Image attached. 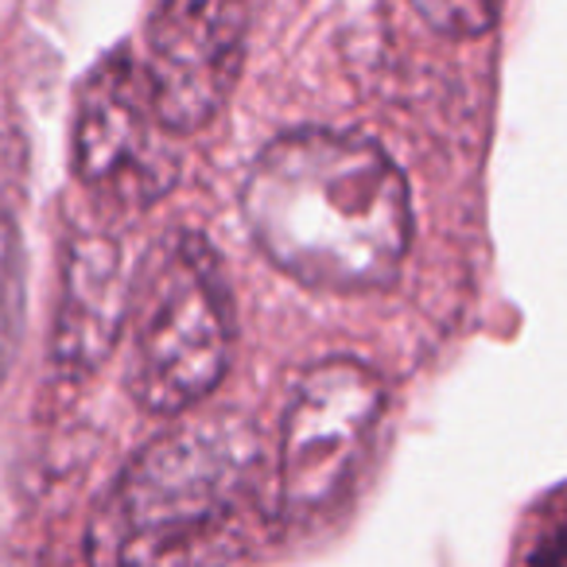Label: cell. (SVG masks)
Wrapping results in <instances>:
<instances>
[{
  "label": "cell",
  "mask_w": 567,
  "mask_h": 567,
  "mask_svg": "<svg viewBox=\"0 0 567 567\" xmlns=\"http://www.w3.org/2000/svg\"><path fill=\"white\" fill-rule=\"evenodd\" d=\"M260 435L237 412L164 432L121 471L86 533L90 567H226L257 513Z\"/></svg>",
  "instance_id": "obj_2"
},
{
  "label": "cell",
  "mask_w": 567,
  "mask_h": 567,
  "mask_svg": "<svg viewBox=\"0 0 567 567\" xmlns=\"http://www.w3.org/2000/svg\"><path fill=\"white\" fill-rule=\"evenodd\" d=\"M412 9L451 40L486 35L497 20V0H412Z\"/></svg>",
  "instance_id": "obj_8"
},
{
  "label": "cell",
  "mask_w": 567,
  "mask_h": 567,
  "mask_svg": "<svg viewBox=\"0 0 567 567\" xmlns=\"http://www.w3.org/2000/svg\"><path fill=\"white\" fill-rule=\"evenodd\" d=\"M241 210L260 252L319 292H378L409 257V183L354 133L276 136L245 179Z\"/></svg>",
  "instance_id": "obj_1"
},
{
  "label": "cell",
  "mask_w": 567,
  "mask_h": 567,
  "mask_svg": "<svg viewBox=\"0 0 567 567\" xmlns=\"http://www.w3.org/2000/svg\"><path fill=\"white\" fill-rule=\"evenodd\" d=\"M128 389L148 412H190L218 389L234 350V316L218 257L198 234H172L133 308Z\"/></svg>",
  "instance_id": "obj_3"
},
{
  "label": "cell",
  "mask_w": 567,
  "mask_h": 567,
  "mask_svg": "<svg viewBox=\"0 0 567 567\" xmlns=\"http://www.w3.org/2000/svg\"><path fill=\"white\" fill-rule=\"evenodd\" d=\"M17 319H20V252H17L12 226L0 218V378L9 370Z\"/></svg>",
  "instance_id": "obj_9"
},
{
  "label": "cell",
  "mask_w": 567,
  "mask_h": 567,
  "mask_svg": "<svg viewBox=\"0 0 567 567\" xmlns=\"http://www.w3.org/2000/svg\"><path fill=\"white\" fill-rule=\"evenodd\" d=\"M381 412L385 389L370 365L331 358L303 373L280 427V505L288 517H316L347 494Z\"/></svg>",
  "instance_id": "obj_4"
},
{
  "label": "cell",
  "mask_w": 567,
  "mask_h": 567,
  "mask_svg": "<svg viewBox=\"0 0 567 567\" xmlns=\"http://www.w3.org/2000/svg\"><path fill=\"white\" fill-rule=\"evenodd\" d=\"M528 567H567V517L536 544V551L528 556Z\"/></svg>",
  "instance_id": "obj_10"
},
{
  "label": "cell",
  "mask_w": 567,
  "mask_h": 567,
  "mask_svg": "<svg viewBox=\"0 0 567 567\" xmlns=\"http://www.w3.org/2000/svg\"><path fill=\"white\" fill-rule=\"evenodd\" d=\"M172 128L159 121L144 71L121 51L86 79L74 117V172L97 203L144 210L179 179Z\"/></svg>",
  "instance_id": "obj_5"
},
{
  "label": "cell",
  "mask_w": 567,
  "mask_h": 567,
  "mask_svg": "<svg viewBox=\"0 0 567 567\" xmlns=\"http://www.w3.org/2000/svg\"><path fill=\"white\" fill-rule=\"evenodd\" d=\"M249 0H164L148 28L156 113L175 136L198 133L226 105L245 63Z\"/></svg>",
  "instance_id": "obj_6"
},
{
  "label": "cell",
  "mask_w": 567,
  "mask_h": 567,
  "mask_svg": "<svg viewBox=\"0 0 567 567\" xmlns=\"http://www.w3.org/2000/svg\"><path fill=\"white\" fill-rule=\"evenodd\" d=\"M128 311L125 252L105 234H79L66 245L63 296L51 334V362L63 378H86L110 358Z\"/></svg>",
  "instance_id": "obj_7"
}]
</instances>
